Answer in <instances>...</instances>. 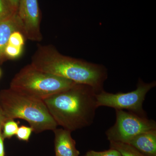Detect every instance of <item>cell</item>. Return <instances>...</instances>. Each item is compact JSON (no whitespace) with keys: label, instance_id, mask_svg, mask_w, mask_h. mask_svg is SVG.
<instances>
[{"label":"cell","instance_id":"6da1fadb","mask_svg":"<svg viewBox=\"0 0 156 156\" xmlns=\"http://www.w3.org/2000/svg\"><path fill=\"white\" fill-rule=\"evenodd\" d=\"M97 93L90 86L75 83L43 101L58 126L73 132L93 123Z\"/></svg>","mask_w":156,"mask_h":156},{"label":"cell","instance_id":"7a4b0ae2","mask_svg":"<svg viewBox=\"0 0 156 156\" xmlns=\"http://www.w3.org/2000/svg\"><path fill=\"white\" fill-rule=\"evenodd\" d=\"M30 64L40 70L83 84L97 93L102 91L108 77L104 66L65 56L53 45H38Z\"/></svg>","mask_w":156,"mask_h":156},{"label":"cell","instance_id":"3957f363","mask_svg":"<svg viewBox=\"0 0 156 156\" xmlns=\"http://www.w3.org/2000/svg\"><path fill=\"white\" fill-rule=\"evenodd\" d=\"M0 107L7 119L25 120L36 133L53 131L58 126L43 101L10 88L0 91Z\"/></svg>","mask_w":156,"mask_h":156},{"label":"cell","instance_id":"277c9868","mask_svg":"<svg viewBox=\"0 0 156 156\" xmlns=\"http://www.w3.org/2000/svg\"><path fill=\"white\" fill-rule=\"evenodd\" d=\"M75 83L72 81L37 69L30 63L14 76L10 83V88L43 101L68 89Z\"/></svg>","mask_w":156,"mask_h":156},{"label":"cell","instance_id":"5b68a950","mask_svg":"<svg viewBox=\"0 0 156 156\" xmlns=\"http://www.w3.org/2000/svg\"><path fill=\"white\" fill-rule=\"evenodd\" d=\"M156 85L155 81L147 83L140 79L136 89L132 92L111 93L102 90L96 94L98 107L106 106L115 109L128 110L140 116L147 117L143 104L147 92Z\"/></svg>","mask_w":156,"mask_h":156},{"label":"cell","instance_id":"8992f818","mask_svg":"<svg viewBox=\"0 0 156 156\" xmlns=\"http://www.w3.org/2000/svg\"><path fill=\"white\" fill-rule=\"evenodd\" d=\"M116 122L105 132L110 142L128 144L137 134L156 129V122L131 112L115 109Z\"/></svg>","mask_w":156,"mask_h":156},{"label":"cell","instance_id":"52a82bcc","mask_svg":"<svg viewBox=\"0 0 156 156\" xmlns=\"http://www.w3.org/2000/svg\"><path fill=\"white\" fill-rule=\"evenodd\" d=\"M17 13L26 39L32 41H41L43 36L38 0H19Z\"/></svg>","mask_w":156,"mask_h":156},{"label":"cell","instance_id":"ba28073f","mask_svg":"<svg viewBox=\"0 0 156 156\" xmlns=\"http://www.w3.org/2000/svg\"><path fill=\"white\" fill-rule=\"evenodd\" d=\"M55 134V151L56 155L79 156L80 152L76 147V141L71 136V131L64 129H56Z\"/></svg>","mask_w":156,"mask_h":156},{"label":"cell","instance_id":"9c48e42d","mask_svg":"<svg viewBox=\"0 0 156 156\" xmlns=\"http://www.w3.org/2000/svg\"><path fill=\"white\" fill-rule=\"evenodd\" d=\"M18 31L22 32V26L17 12L0 20V62L5 58V51L11 34Z\"/></svg>","mask_w":156,"mask_h":156},{"label":"cell","instance_id":"30bf717a","mask_svg":"<svg viewBox=\"0 0 156 156\" xmlns=\"http://www.w3.org/2000/svg\"><path fill=\"white\" fill-rule=\"evenodd\" d=\"M128 144L145 156H156V129L142 132L134 136Z\"/></svg>","mask_w":156,"mask_h":156},{"label":"cell","instance_id":"8fae6325","mask_svg":"<svg viewBox=\"0 0 156 156\" xmlns=\"http://www.w3.org/2000/svg\"><path fill=\"white\" fill-rule=\"evenodd\" d=\"M110 148L118 151L122 156H145L128 144L111 141Z\"/></svg>","mask_w":156,"mask_h":156},{"label":"cell","instance_id":"7c38bea8","mask_svg":"<svg viewBox=\"0 0 156 156\" xmlns=\"http://www.w3.org/2000/svg\"><path fill=\"white\" fill-rule=\"evenodd\" d=\"M19 123L15 122L14 119L8 120L4 123L2 133L4 139L10 138L16 133L19 128Z\"/></svg>","mask_w":156,"mask_h":156},{"label":"cell","instance_id":"4fadbf2b","mask_svg":"<svg viewBox=\"0 0 156 156\" xmlns=\"http://www.w3.org/2000/svg\"><path fill=\"white\" fill-rule=\"evenodd\" d=\"M23 47H16L8 44L5 51V57L11 59L19 58L22 55Z\"/></svg>","mask_w":156,"mask_h":156},{"label":"cell","instance_id":"5bb4252c","mask_svg":"<svg viewBox=\"0 0 156 156\" xmlns=\"http://www.w3.org/2000/svg\"><path fill=\"white\" fill-rule=\"evenodd\" d=\"M16 12L8 0H0V20L9 17Z\"/></svg>","mask_w":156,"mask_h":156},{"label":"cell","instance_id":"9a60e30c","mask_svg":"<svg viewBox=\"0 0 156 156\" xmlns=\"http://www.w3.org/2000/svg\"><path fill=\"white\" fill-rule=\"evenodd\" d=\"M26 38L20 31H16L13 33L9 39L8 44L16 47H23L25 44Z\"/></svg>","mask_w":156,"mask_h":156},{"label":"cell","instance_id":"2e32d148","mask_svg":"<svg viewBox=\"0 0 156 156\" xmlns=\"http://www.w3.org/2000/svg\"><path fill=\"white\" fill-rule=\"evenodd\" d=\"M33 132V129L30 126H22L18 128L16 135L20 140L28 141Z\"/></svg>","mask_w":156,"mask_h":156},{"label":"cell","instance_id":"e0dca14e","mask_svg":"<svg viewBox=\"0 0 156 156\" xmlns=\"http://www.w3.org/2000/svg\"><path fill=\"white\" fill-rule=\"evenodd\" d=\"M83 156H122L118 151L114 149L110 148L108 150L103 151H90L87 152L85 155Z\"/></svg>","mask_w":156,"mask_h":156},{"label":"cell","instance_id":"ac0fdd59","mask_svg":"<svg viewBox=\"0 0 156 156\" xmlns=\"http://www.w3.org/2000/svg\"><path fill=\"white\" fill-rule=\"evenodd\" d=\"M7 120H8L7 119L5 116L4 115L2 108L0 107V133L2 132L4 123L6 121H7Z\"/></svg>","mask_w":156,"mask_h":156},{"label":"cell","instance_id":"d6986e66","mask_svg":"<svg viewBox=\"0 0 156 156\" xmlns=\"http://www.w3.org/2000/svg\"><path fill=\"white\" fill-rule=\"evenodd\" d=\"M4 138L2 132L0 133V156H5V149L4 145Z\"/></svg>","mask_w":156,"mask_h":156},{"label":"cell","instance_id":"ffe728a7","mask_svg":"<svg viewBox=\"0 0 156 156\" xmlns=\"http://www.w3.org/2000/svg\"><path fill=\"white\" fill-rule=\"evenodd\" d=\"M13 9L17 11L19 5V0H8Z\"/></svg>","mask_w":156,"mask_h":156},{"label":"cell","instance_id":"44dd1931","mask_svg":"<svg viewBox=\"0 0 156 156\" xmlns=\"http://www.w3.org/2000/svg\"><path fill=\"white\" fill-rule=\"evenodd\" d=\"M1 73H1V69H0V76H1Z\"/></svg>","mask_w":156,"mask_h":156},{"label":"cell","instance_id":"7402d4cb","mask_svg":"<svg viewBox=\"0 0 156 156\" xmlns=\"http://www.w3.org/2000/svg\"><path fill=\"white\" fill-rule=\"evenodd\" d=\"M56 156H57V155H56Z\"/></svg>","mask_w":156,"mask_h":156}]
</instances>
